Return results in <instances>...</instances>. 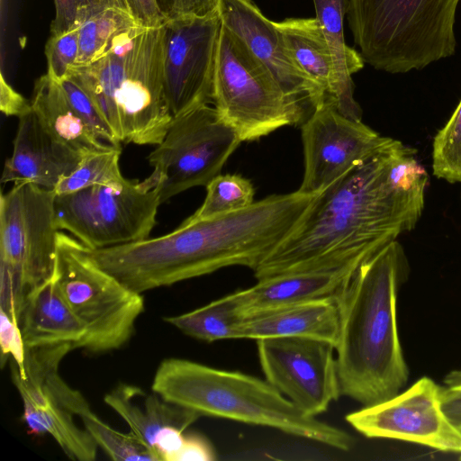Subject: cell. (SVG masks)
Wrapping results in <instances>:
<instances>
[{"mask_svg":"<svg viewBox=\"0 0 461 461\" xmlns=\"http://www.w3.org/2000/svg\"><path fill=\"white\" fill-rule=\"evenodd\" d=\"M416 154L393 139L314 195L253 270L257 280L362 262L412 230L421 217L429 183Z\"/></svg>","mask_w":461,"mask_h":461,"instance_id":"6da1fadb","label":"cell"},{"mask_svg":"<svg viewBox=\"0 0 461 461\" xmlns=\"http://www.w3.org/2000/svg\"><path fill=\"white\" fill-rule=\"evenodd\" d=\"M314 195L272 194L249 207L185 221L166 235L91 249L88 258L131 290L144 292L243 266L254 270L291 230Z\"/></svg>","mask_w":461,"mask_h":461,"instance_id":"7a4b0ae2","label":"cell"},{"mask_svg":"<svg viewBox=\"0 0 461 461\" xmlns=\"http://www.w3.org/2000/svg\"><path fill=\"white\" fill-rule=\"evenodd\" d=\"M410 264L397 240L366 258L338 299L335 350L340 394L370 406L400 393L409 369L400 343L397 296Z\"/></svg>","mask_w":461,"mask_h":461,"instance_id":"3957f363","label":"cell"},{"mask_svg":"<svg viewBox=\"0 0 461 461\" xmlns=\"http://www.w3.org/2000/svg\"><path fill=\"white\" fill-rule=\"evenodd\" d=\"M165 24L120 34L106 54L73 67L120 143L158 145L172 121L164 92Z\"/></svg>","mask_w":461,"mask_h":461,"instance_id":"277c9868","label":"cell"},{"mask_svg":"<svg viewBox=\"0 0 461 461\" xmlns=\"http://www.w3.org/2000/svg\"><path fill=\"white\" fill-rule=\"evenodd\" d=\"M151 390L202 416L269 427L343 451L354 444L348 433L303 413L267 381L241 372L170 357L159 363Z\"/></svg>","mask_w":461,"mask_h":461,"instance_id":"5b68a950","label":"cell"},{"mask_svg":"<svg viewBox=\"0 0 461 461\" xmlns=\"http://www.w3.org/2000/svg\"><path fill=\"white\" fill-rule=\"evenodd\" d=\"M460 0H347L346 17L365 61L390 74L421 70L456 53Z\"/></svg>","mask_w":461,"mask_h":461,"instance_id":"8992f818","label":"cell"},{"mask_svg":"<svg viewBox=\"0 0 461 461\" xmlns=\"http://www.w3.org/2000/svg\"><path fill=\"white\" fill-rule=\"evenodd\" d=\"M55 193L15 184L0 197V309L17 320L27 295L55 273Z\"/></svg>","mask_w":461,"mask_h":461,"instance_id":"52a82bcc","label":"cell"},{"mask_svg":"<svg viewBox=\"0 0 461 461\" xmlns=\"http://www.w3.org/2000/svg\"><path fill=\"white\" fill-rule=\"evenodd\" d=\"M212 104L242 142L258 140L285 126H301L309 117L267 68L222 24Z\"/></svg>","mask_w":461,"mask_h":461,"instance_id":"ba28073f","label":"cell"},{"mask_svg":"<svg viewBox=\"0 0 461 461\" xmlns=\"http://www.w3.org/2000/svg\"><path fill=\"white\" fill-rule=\"evenodd\" d=\"M56 276L68 304L86 330L84 350L106 353L131 339L145 309L142 294L99 267L79 240L59 231Z\"/></svg>","mask_w":461,"mask_h":461,"instance_id":"9c48e42d","label":"cell"},{"mask_svg":"<svg viewBox=\"0 0 461 461\" xmlns=\"http://www.w3.org/2000/svg\"><path fill=\"white\" fill-rule=\"evenodd\" d=\"M241 142L214 106H199L172 119L148 157L154 170L145 180L163 203L189 188L206 186Z\"/></svg>","mask_w":461,"mask_h":461,"instance_id":"30bf717a","label":"cell"},{"mask_svg":"<svg viewBox=\"0 0 461 461\" xmlns=\"http://www.w3.org/2000/svg\"><path fill=\"white\" fill-rule=\"evenodd\" d=\"M160 204L146 180H128L120 188L93 185L56 194L55 220L86 248L104 249L149 239Z\"/></svg>","mask_w":461,"mask_h":461,"instance_id":"8fae6325","label":"cell"},{"mask_svg":"<svg viewBox=\"0 0 461 461\" xmlns=\"http://www.w3.org/2000/svg\"><path fill=\"white\" fill-rule=\"evenodd\" d=\"M221 22L206 15L169 16L165 24L164 92L172 118L213 103Z\"/></svg>","mask_w":461,"mask_h":461,"instance_id":"7c38bea8","label":"cell"},{"mask_svg":"<svg viewBox=\"0 0 461 461\" xmlns=\"http://www.w3.org/2000/svg\"><path fill=\"white\" fill-rule=\"evenodd\" d=\"M257 348L267 381L303 413L315 417L341 395L331 343L276 337L258 339Z\"/></svg>","mask_w":461,"mask_h":461,"instance_id":"4fadbf2b","label":"cell"},{"mask_svg":"<svg viewBox=\"0 0 461 461\" xmlns=\"http://www.w3.org/2000/svg\"><path fill=\"white\" fill-rule=\"evenodd\" d=\"M301 131L304 170L298 191L313 195L393 140L342 114L331 99L314 109Z\"/></svg>","mask_w":461,"mask_h":461,"instance_id":"5bb4252c","label":"cell"},{"mask_svg":"<svg viewBox=\"0 0 461 461\" xmlns=\"http://www.w3.org/2000/svg\"><path fill=\"white\" fill-rule=\"evenodd\" d=\"M346 420L366 438L408 441L461 454V431L442 409L440 385L428 376L390 399L348 414Z\"/></svg>","mask_w":461,"mask_h":461,"instance_id":"9a60e30c","label":"cell"},{"mask_svg":"<svg viewBox=\"0 0 461 461\" xmlns=\"http://www.w3.org/2000/svg\"><path fill=\"white\" fill-rule=\"evenodd\" d=\"M217 11L222 26L267 68L309 116L328 99L294 64L275 22L267 19L253 0H219Z\"/></svg>","mask_w":461,"mask_h":461,"instance_id":"2e32d148","label":"cell"},{"mask_svg":"<svg viewBox=\"0 0 461 461\" xmlns=\"http://www.w3.org/2000/svg\"><path fill=\"white\" fill-rule=\"evenodd\" d=\"M81 156L55 140L33 111L19 118L12 155L6 158L1 183L33 184L53 190L77 167Z\"/></svg>","mask_w":461,"mask_h":461,"instance_id":"e0dca14e","label":"cell"},{"mask_svg":"<svg viewBox=\"0 0 461 461\" xmlns=\"http://www.w3.org/2000/svg\"><path fill=\"white\" fill-rule=\"evenodd\" d=\"M362 262L334 268L303 270L268 276L258 279L256 285L230 295L240 315L313 300H338Z\"/></svg>","mask_w":461,"mask_h":461,"instance_id":"ac0fdd59","label":"cell"},{"mask_svg":"<svg viewBox=\"0 0 461 461\" xmlns=\"http://www.w3.org/2000/svg\"><path fill=\"white\" fill-rule=\"evenodd\" d=\"M238 339L302 337L337 344L338 300L320 299L261 309L240 315Z\"/></svg>","mask_w":461,"mask_h":461,"instance_id":"d6986e66","label":"cell"},{"mask_svg":"<svg viewBox=\"0 0 461 461\" xmlns=\"http://www.w3.org/2000/svg\"><path fill=\"white\" fill-rule=\"evenodd\" d=\"M17 321L27 348L59 345L85 348L86 330L68 304L56 270L27 295Z\"/></svg>","mask_w":461,"mask_h":461,"instance_id":"ffe728a7","label":"cell"},{"mask_svg":"<svg viewBox=\"0 0 461 461\" xmlns=\"http://www.w3.org/2000/svg\"><path fill=\"white\" fill-rule=\"evenodd\" d=\"M104 400L125 421L131 432L155 453L157 441L167 428L176 427L185 431L202 416L164 400L154 392L149 393L139 386L124 383L106 393Z\"/></svg>","mask_w":461,"mask_h":461,"instance_id":"44dd1931","label":"cell"},{"mask_svg":"<svg viewBox=\"0 0 461 461\" xmlns=\"http://www.w3.org/2000/svg\"><path fill=\"white\" fill-rule=\"evenodd\" d=\"M313 4L332 61V100L342 114L361 120L362 109L354 97L352 76L364 68L365 61L360 52L347 45L345 41L347 0H313Z\"/></svg>","mask_w":461,"mask_h":461,"instance_id":"7402d4cb","label":"cell"},{"mask_svg":"<svg viewBox=\"0 0 461 461\" xmlns=\"http://www.w3.org/2000/svg\"><path fill=\"white\" fill-rule=\"evenodd\" d=\"M31 102L45 130L80 156L115 146L102 141L90 130L69 104L59 81L48 73L35 81Z\"/></svg>","mask_w":461,"mask_h":461,"instance_id":"603a6c76","label":"cell"},{"mask_svg":"<svg viewBox=\"0 0 461 461\" xmlns=\"http://www.w3.org/2000/svg\"><path fill=\"white\" fill-rule=\"evenodd\" d=\"M275 23L294 64L332 100V61L318 18H286Z\"/></svg>","mask_w":461,"mask_h":461,"instance_id":"cb8c5ba5","label":"cell"},{"mask_svg":"<svg viewBox=\"0 0 461 461\" xmlns=\"http://www.w3.org/2000/svg\"><path fill=\"white\" fill-rule=\"evenodd\" d=\"M77 25L79 55L76 66H85L106 54L120 34L141 24L130 9L114 0H88Z\"/></svg>","mask_w":461,"mask_h":461,"instance_id":"d4e9b609","label":"cell"},{"mask_svg":"<svg viewBox=\"0 0 461 461\" xmlns=\"http://www.w3.org/2000/svg\"><path fill=\"white\" fill-rule=\"evenodd\" d=\"M240 315L230 294L193 311L165 317L168 324L185 335L212 342L222 339H238L237 326Z\"/></svg>","mask_w":461,"mask_h":461,"instance_id":"484cf974","label":"cell"},{"mask_svg":"<svg viewBox=\"0 0 461 461\" xmlns=\"http://www.w3.org/2000/svg\"><path fill=\"white\" fill-rule=\"evenodd\" d=\"M121 145L95 150L81 156L77 167L63 177L53 189L55 194H64L93 186L105 185L120 188L128 179L119 167Z\"/></svg>","mask_w":461,"mask_h":461,"instance_id":"4316f807","label":"cell"},{"mask_svg":"<svg viewBox=\"0 0 461 461\" xmlns=\"http://www.w3.org/2000/svg\"><path fill=\"white\" fill-rule=\"evenodd\" d=\"M203 204L185 221H195L230 213L251 205L255 190L252 183L239 175H218L209 182Z\"/></svg>","mask_w":461,"mask_h":461,"instance_id":"83f0119b","label":"cell"},{"mask_svg":"<svg viewBox=\"0 0 461 461\" xmlns=\"http://www.w3.org/2000/svg\"><path fill=\"white\" fill-rule=\"evenodd\" d=\"M98 447L115 461H160L158 455L132 432L123 433L108 425L90 409L80 417Z\"/></svg>","mask_w":461,"mask_h":461,"instance_id":"f1b7e54d","label":"cell"},{"mask_svg":"<svg viewBox=\"0 0 461 461\" xmlns=\"http://www.w3.org/2000/svg\"><path fill=\"white\" fill-rule=\"evenodd\" d=\"M432 172L438 179L461 184V99L432 143Z\"/></svg>","mask_w":461,"mask_h":461,"instance_id":"f546056e","label":"cell"},{"mask_svg":"<svg viewBox=\"0 0 461 461\" xmlns=\"http://www.w3.org/2000/svg\"><path fill=\"white\" fill-rule=\"evenodd\" d=\"M69 104L90 130L104 142L121 145L111 126L86 91L72 77L58 80Z\"/></svg>","mask_w":461,"mask_h":461,"instance_id":"4dcf8cb0","label":"cell"},{"mask_svg":"<svg viewBox=\"0 0 461 461\" xmlns=\"http://www.w3.org/2000/svg\"><path fill=\"white\" fill-rule=\"evenodd\" d=\"M47 73L57 80L66 77L76 66L79 55L78 27L50 35L45 45Z\"/></svg>","mask_w":461,"mask_h":461,"instance_id":"1f68e13d","label":"cell"},{"mask_svg":"<svg viewBox=\"0 0 461 461\" xmlns=\"http://www.w3.org/2000/svg\"><path fill=\"white\" fill-rule=\"evenodd\" d=\"M0 346L2 363L5 357L21 367L24 364L26 347L18 321L0 309Z\"/></svg>","mask_w":461,"mask_h":461,"instance_id":"d6a6232c","label":"cell"},{"mask_svg":"<svg viewBox=\"0 0 461 461\" xmlns=\"http://www.w3.org/2000/svg\"><path fill=\"white\" fill-rule=\"evenodd\" d=\"M440 386L442 409L449 420L461 431V369L446 375Z\"/></svg>","mask_w":461,"mask_h":461,"instance_id":"836d02e7","label":"cell"},{"mask_svg":"<svg viewBox=\"0 0 461 461\" xmlns=\"http://www.w3.org/2000/svg\"><path fill=\"white\" fill-rule=\"evenodd\" d=\"M88 0H54L55 17L50 35L63 33L77 24L78 17Z\"/></svg>","mask_w":461,"mask_h":461,"instance_id":"e575fe53","label":"cell"},{"mask_svg":"<svg viewBox=\"0 0 461 461\" xmlns=\"http://www.w3.org/2000/svg\"><path fill=\"white\" fill-rule=\"evenodd\" d=\"M130 10L144 27H159L168 21L169 14L162 9L158 0H127Z\"/></svg>","mask_w":461,"mask_h":461,"instance_id":"d590c367","label":"cell"},{"mask_svg":"<svg viewBox=\"0 0 461 461\" xmlns=\"http://www.w3.org/2000/svg\"><path fill=\"white\" fill-rule=\"evenodd\" d=\"M0 109L5 115L18 118L32 111V102L15 91L6 82L3 73L0 79Z\"/></svg>","mask_w":461,"mask_h":461,"instance_id":"8d00e7d4","label":"cell"},{"mask_svg":"<svg viewBox=\"0 0 461 461\" xmlns=\"http://www.w3.org/2000/svg\"><path fill=\"white\" fill-rule=\"evenodd\" d=\"M215 454L207 442L198 435L185 436L184 444L176 455L175 461H212Z\"/></svg>","mask_w":461,"mask_h":461,"instance_id":"74e56055","label":"cell"},{"mask_svg":"<svg viewBox=\"0 0 461 461\" xmlns=\"http://www.w3.org/2000/svg\"><path fill=\"white\" fill-rule=\"evenodd\" d=\"M219 0H171L169 16L206 15L217 11Z\"/></svg>","mask_w":461,"mask_h":461,"instance_id":"f35d334b","label":"cell"},{"mask_svg":"<svg viewBox=\"0 0 461 461\" xmlns=\"http://www.w3.org/2000/svg\"><path fill=\"white\" fill-rule=\"evenodd\" d=\"M124 7L130 9L127 0H114Z\"/></svg>","mask_w":461,"mask_h":461,"instance_id":"ab89813d","label":"cell"},{"mask_svg":"<svg viewBox=\"0 0 461 461\" xmlns=\"http://www.w3.org/2000/svg\"><path fill=\"white\" fill-rule=\"evenodd\" d=\"M459 459H461V456H460Z\"/></svg>","mask_w":461,"mask_h":461,"instance_id":"60d3db41","label":"cell"},{"mask_svg":"<svg viewBox=\"0 0 461 461\" xmlns=\"http://www.w3.org/2000/svg\"><path fill=\"white\" fill-rule=\"evenodd\" d=\"M161 1H163V2H164L165 0H161Z\"/></svg>","mask_w":461,"mask_h":461,"instance_id":"b9f144b4","label":"cell"},{"mask_svg":"<svg viewBox=\"0 0 461 461\" xmlns=\"http://www.w3.org/2000/svg\"><path fill=\"white\" fill-rule=\"evenodd\" d=\"M460 198H461V194H460Z\"/></svg>","mask_w":461,"mask_h":461,"instance_id":"7bdbcfd3","label":"cell"}]
</instances>
